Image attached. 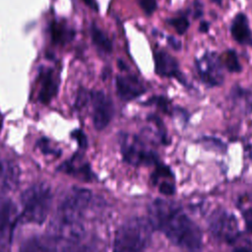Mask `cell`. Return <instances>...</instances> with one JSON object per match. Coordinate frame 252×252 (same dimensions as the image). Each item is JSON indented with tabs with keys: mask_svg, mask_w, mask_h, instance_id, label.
Returning a JSON list of instances; mask_svg holds the SVG:
<instances>
[{
	"mask_svg": "<svg viewBox=\"0 0 252 252\" xmlns=\"http://www.w3.org/2000/svg\"><path fill=\"white\" fill-rule=\"evenodd\" d=\"M209 29H210V24L208 22H202L199 26V31L201 32H208Z\"/></svg>",
	"mask_w": 252,
	"mask_h": 252,
	"instance_id": "cell-25",
	"label": "cell"
},
{
	"mask_svg": "<svg viewBox=\"0 0 252 252\" xmlns=\"http://www.w3.org/2000/svg\"><path fill=\"white\" fill-rule=\"evenodd\" d=\"M52 201L50 188L45 184H34L26 189L22 196V216L28 222L41 223L46 219Z\"/></svg>",
	"mask_w": 252,
	"mask_h": 252,
	"instance_id": "cell-4",
	"label": "cell"
},
{
	"mask_svg": "<svg viewBox=\"0 0 252 252\" xmlns=\"http://www.w3.org/2000/svg\"><path fill=\"white\" fill-rule=\"evenodd\" d=\"M223 64L226 68V70L230 73H238L241 71V65L239 63V60H238V57H237V54L234 50L232 49H229L227 51L224 52V55H223Z\"/></svg>",
	"mask_w": 252,
	"mask_h": 252,
	"instance_id": "cell-19",
	"label": "cell"
},
{
	"mask_svg": "<svg viewBox=\"0 0 252 252\" xmlns=\"http://www.w3.org/2000/svg\"><path fill=\"white\" fill-rule=\"evenodd\" d=\"M155 71L160 77L175 78L185 85V78L179 70L177 60L164 50H158L154 54Z\"/></svg>",
	"mask_w": 252,
	"mask_h": 252,
	"instance_id": "cell-10",
	"label": "cell"
},
{
	"mask_svg": "<svg viewBox=\"0 0 252 252\" xmlns=\"http://www.w3.org/2000/svg\"><path fill=\"white\" fill-rule=\"evenodd\" d=\"M93 104V121L96 130H102L110 122L113 115L111 99L101 91L91 93Z\"/></svg>",
	"mask_w": 252,
	"mask_h": 252,
	"instance_id": "cell-9",
	"label": "cell"
},
{
	"mask_svg": "<svg viewBox=\"0 0 252 252\" xmlns=\"http://www.w3.org/2000/svg\"><path fill=\"white\" fill-rule=\"evenodd\" d=\"M230 96L235 102H238L244 105L243 108L246 109L247 111L252 110V93L251 92L235 86L231 90Z\"/></svg>",
	"mask_w": 252,
	"mask_h": 252,
	"instance_id": "cell-18",
	"label": "cell"
},
{
	"mask_svg": "<svg viewBox=\"0 0 252 252\" xmlns=\"http://www.w3.org/2000/svg\"><path fill=\"white\" fill-rule=\"evenodd\" d=\"M69 242L58 234L34 235L22 243L20 252H66Z\"/></svg>",
	"mask_w": 252,
	"mask_h": 252,
	"instance_id": "cell-8",
	"label": "cell"
},
{
	"mask_svg": "<svg viewBox=\"0 0 252 252\" xmlns=\"http://www.w3.org/2000/svg\"><path fill=\"white\" fill-rule=\"evenodd\" d=\"M17 220V209L14 203L0 197V243H7Z\"/></svg>",
	"mask_w": 252,
	"mask_h": 252,
	"instance_id": "cell-11",
	"label": "cell"
},
{
	"mask_svg": "<svg viewBox=\"0 0 252 252\" xmlns=\"http://www.w3.org/2000/svg\"><path fill=\"white\" fill-rule=\"evenodd\" d=\"M93 201L92 192L87 189L74 188L60 204L53 226L57 234L68 239H78L81 220L91 207Z\"/></svg>",
	"mask_w": 252,
	"mask_h": 252,
	"instance_id": "cell-2",
	"label": "cell"
},
{
	"mask_svg": "<svg viewBox=\"0 0 252 252\" xmlns=\"http://www.w3.org/2000/svg\"><path fill=\"white\" fill-rule=\"evenodd\" d=\"M66 252H98L97 248L90 243L81 242V240H71L68 244Z\"/></svg>",
	"mask_w": 252,
	"mask_h": 252,
	"instance_id": "cell-20",
	"label": "cell"
},
{
	"mask_svg": "<svg viewBox=\"0 0 252 252\" xmlns=\"http://www.w3.org/2000/svg\"><path fill=\"white\" fill-rule=\"evenodd\" d=\"M139 6L141 7V9L145 12L146 15L150 16L152 15L156 9H157V0H137Z\"/></svg>",
	"mask_w": 252,
	"mask_h": 252,
	"instance_id": "cell-22",
	"label": "cell"
},
{
	"mask_svg": "<svg viewBox=\"0 0 252 252\" xmlns=\"http://www.w3.org/2000/svg\"><path fill=\"white\" fill-rule=\"evenodd\" d=\"M117 65H118V67H119L120 70H122V71L127 70V66L125 65V63H124L122 60L118 59V60H117Z\"/></svg>",
	"mask_w": 252,
	"mask_h": 252,
	"instance_id": "cell-27",
	"label": "cell"
},
{
	"mask_svg": "<svg viewBox=\"0 0 252 252\" xmlns=\"http://www.w3.org/2000/svg\"><path fill=\"white\" fill-rule=\"evenodd\" d=\"M84 2H85L89 7H91L92 9L97 11V4H96L95 0H84Z\"/></svg>",
	"mask_w": 252,
	"mask_h": 252,
	"instance_id": "cell-26",
	"label": "cell"
},
{
	"mask_svg": "<svg viewBox=\"0 0 252 252\" xmlns=\"http://www.w3.org/2000/svg\"><path fill=\"white\" fill-rule=\"evenodd\" d=\"M167 43L174 50H180L182 47V42L179 39L175 38L174 36H170V35L167 36Z\"/></svg>",
	"mask_w": 252,
	"mask_h": 252,
	"instance_id": "cell-24",
	"label": "cell"
},
{
	"mask_svg": "<svg viewBox=\"0 0 252 252\" xmlns=\"http://www.w3.org/2000/svg\"><path fill=\"white\" fill-rule=\"evenodd\" d=\"M153 229L149 219H129L116 231L113 252H144L151 241Z\"/></svg>",
	"mask_w": 252,
	"mask_h": 252,
	"instance_id": "cell-3",
	"label": "cell"
},
{
	"mask_svg": "<svg viewBox=\"0 0 252 252\" xmlns=\"http://www.w3.org/2000/svg\"><path fill=\"white\" fill-rule=\"evenodd\" d=\"M211 1H213L214 3H216V4H218V5H220V4H221V1H222V0H211Z\"/></svg>",
	"mask_w": 252,
	"mask_h": 252,
	"instance_id": "cell-30",
	"label": "cell"
},
{
	"mask_svg": "<svg viewBox=\"0 0 252 252\" xmlns=\"http://www.w3.org/2000/svg\"><path fill=\"white\" fill-rule=\"evenodd\" d=\"M247 151V154H248V157L250 158V159H252V145H250L249 147H247L246 149Z\"/></svg>",
	"mask_w": 252,
	"mask_h": 252,
	"instance_id": "cell-29",
	"label": "cell"
},
{
	"mask_svg": "<svg viewBox=\"0 0 252 252\" xmlns=\"http://www.w3.org/2000/svg\"><path fill=\"white\" fill-rule=\"evenodd\" d=\"M196 69L201 81L208 87H217L223 82L220 59L215 52H206L196 59Z\"/></svg>",
	"mask_w": 252,
	"mask_h": 252,
	"instance_id": "cell-7",
	"label": "cell"
},
{
	"mask_svg": "<svg viewBox=\"0 0 252 252\" xmlns=\"http://www.w3.org/2000/svg\"><path fill=\"white\" fill-rule=\"evenodd\" d=\"M178 34H184L188 30L190 24L185 16H180L176 18H171L166 21Z\"/></svg>",
	"mask_w": 252,
	"mask_h": 252,
	"instance_id": "cell-21",
	"label": "cell"
},
{
	"mask_svg": "<svg viewBox=\"0 0 252 252\" xmlns=\"http://www.w3.org/2000/svg\"><path fill=\"white\" fill-rule=\"evenodd\" d=\"M233 39L242 45H252V32L249 28L247 16L238 13L231 22L229 28Z\"/></svg>",
	"mask_w": 252,
	"mask_h": 252,
	"instance_id": "cell-13",
	"label": "cell"
},
{
	"mask_svg": "<svg viewBox=\"0 0 252 252\" xmlns=\"http://www.w3.org/2000/svg\"><path fill=\"white\" fill-rule=\"evenodd\" d=\"M148 212L153 227L161 231L173 244L188 252L201 251L202 231L179 204L156 199L150 204Z\"/></svg>",
	"mask_w": 252,
	"mask_h": 252,
	"instance_id": "cell-1",
	"label": "cell"
},
{
	"mask_svg": "<svg viewBox=\"0 0 252 252\" xmlns=\"http://www.w3.org/2000/svg\"><path fill=\"white\" fill-rule=\"evenodd\" d=\"M76 32L74 30L67 28L64 24L53 21L50 24V35L52 42L55 44H65L71 41Z\"/></svg>",
	"mask_w": 252,
	"mask_h": 252,
	"instance_id": "cell-16",
	"label": "cell"
},
{
	"mask_svg": "<svg viewBox=\"0 0 252 252\" xmlns=\"http://www.w3.org/2000/svg\"><path fill=\"white\" fill-rule=\"evenodd\" d=\"M90 32L93 42L95 44L96 47L107 53H110L112 51V42L99 28L93 25L90 29Z\"/></svg>",
	"mask_w": 252,
	"mask_h": 252,
	"instance_id": "cell-17",
	"label": "cell"
},
{
	"mask_svg": "<svg viewBox=\"0 0 252 252\" xmlns=\"http://www.w3.org/2000/svg\"><path fill=\"white\" fill-rule=\"evenodd\" d=\"M115 85L119 97L126 101L137 98L146 92L145 87L139 81V79L132 75H118L115 80Z\"/></svg>",
	"mask_w": 252,
	"mask_h": 252,
	"instance_id": "cell-12",
	"label": "cell"
},
{
	"mask_svg": "<svg viewBox=\"0 0 252 252\" xmlns=\"http://www.w3.org/2000/svg\"><path fill=\"white\" fill-rule=\"evenodd\" d=\"M20 179L18 166L10 159L0 156V189L11 190L17 187Z\"/></svg>",
	"mask_w": 252,
	"mask_h": 252,
	"instance_id": "cell-14",
	"label": "cell"
},
{
	"mask_svg": "<svg viewBox=\"0 0 252 252\" xmlns=\"http://www.w3.org/2000/svg\"><path fill=\"white\" fill-rule=\"evenodd\" d=\"M242 216H243V219H244L247 229L250 232H252V208L244 210L242 212Z\"/></svg>",
	"mask_w": 252,
	"mask_h": 252,
	"instance_id": "cell-23",
	"label": "cell"
},
{
	"mask_svg": "<svg viewBox=\"0 0 252 252\" xmlns=\"http://www.w3.org/2000/svg\"><path fill=\"white\" fill-rule=\"evenodd\" d=\"M120 148L124 159L133 165H149L158 161L156 154L132 135L121 136Z\"/></svg>",
	"mask_w": 252,
	"mask_h": 252,
	"instance_id": "cell-6",
	"label": "cell"
},
{
	"mask_svg": "<svg viewBox=\"0 0 252 252\" xmlns=\"http://www.w3.org/2000/svg\"><path fill=\"white\" fill-rule=\"evenodd\" d=\"M208 225L215 238L230 245L241 237L236 218L223 209H217L211 214Z\"/></svg>",
	"mask_w": 252,
	"mask_h": 252,
	"instance_id": "cell-5",
	"label": "cell"
},
{
	"mask_svg": "<svg viewBox=\"0 0 252 252\" xmlns=\"http://www.w3.org/2000/svg\"><path fill=\"white\" fill-rule=\"evenodd\" d=\"M0 252H9V248L6 243H0Z\"/></svg>",
	"mask_w": 252,
	"mask_h": 252,
	"instance_id": "cell-28",
	"label": "cell"
},
{
	"mask_svg": "<svg viewBox=\"0 0 252 252\" xmlns=\"http://www.w3.org/2000/svg\"><path fill=\"white\" fill-rule=\"evenodd\" d=\"M39 80L41 88L38 94V99L42 103H48L58 92V82L53 77V70L50 68H41L39 71Z\"/></svg>",
	"mask_w": 252,
	"mask_h": 252,
	"instance_id": "cell-15",
	"label": "cell"
}]
</instances>
